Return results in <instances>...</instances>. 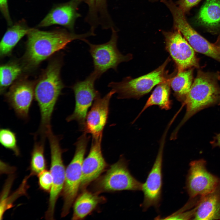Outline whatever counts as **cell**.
<instances>
[{
  "label": "cell",
  "instance_id": "1",
  "mask_svg": "<svg viewBox=\"0 0 220 220\" xmlns=\"http://www.w3.org/2000/svg\"><path fill=\"white\" fill-rule=\"evenodd\" d=\"M61 58L51 61L42 74L35 86V97L39 107L41 119L36 133L46 137L52 130L51 118L55 106L64 85L60 72L62 66Z\"/></svg>",
  "mask_w": 220,
  "mask_h": 220
},
{
  "label": "cell",
  "instance_id": "2",
  "mask_svg": "<svg viewBox=\"0 0 220 220\" xmlns=\"http://www.w3.org/2000/svg\"><path fill=\"white\" fill-rule=\"evenodd\" d=\"M94 35L91 32L76 34L64 29L47 31L32 28L27 35L25 62L28 67H35L72 41L82 40Z\"/></svg>",
  "mask_w": 220,
  "mask_h": 220
},
{
  "label": "cell",
  "instance_id": "3",
  "mask_svg": "<svg viewBox=\"0 0 220 220\" xmlns=\"http://www.w3.org/2000/svg\"><path fill=\"white\" fill-rule=\"evenodd\" d=\"M220 74L198 71L183 105L186 111L183 119L171 135L177 137L181 127L191 117L200 111L214 105H220Z\"/></svg>",
  "mask_w": 220,
  "mask_h": 220
},
{
  "label": "cell",
  "instance_id": "4",
  "mask_svg": "<svg viewBox=\"0 0 220 220\" xmlns=\"http://www.w3.org/2000/svg\"><path fill=\"white\" fill-rule=\"evenodd\" d=\"M170 61L168 57L162 65L148 74L135 78L127 77L119 82H112L108 87L117 94L118 99H139L170 76L165 68Z\"/></svg>",
  "mask_w": 220,
  "mask_h": 220
},
{
  "label": "cell",
  "instance_id": "5",
  "mask_svg": "<svg viewBox=\"0 0 220 220\" xmlns=\"http://www.w3.org/2000/svg\"><path fill=\"white\" fill-rule=\"evenodd\" d=\"M90 138L89 136L83 133L75 144V153L66 169L65 182L61 193L64 200L61 213L62 217L65 216L69 213L80 189L82 163Z\"/></svg>",
  "mask_w": 220,
  "mask_h": 220
},
{
  "label": "cell",
  "instance_id": "6",
  "mask_svg": "<svg viewBox=\"0 0 220 220\" xmlns=\"http://www.w3.org/2000/svg\"><path fill=\"white\" fill-rule=\"evenodd\" d=\"M110 39L101 44H93L84 39L82 41L89 46V52L93 60L94 72L98 78L109 69L117 71V67L121 63L127 62L132 58V54L124 55L119 50L117 46L118 36L116 32L112 30Z\"/></svg>",
  "mask_w": 220,
  "mask_h": 220
},
{
  "label": "cell",
  "instance_id": "7",
  "mask_svg": "<svg viewBox=\"0 0 220 220\" xmlns=\"http://www.w3.org/2000/svg\"><path fill=\"white\" fill-rule=\"evenodd\" d=\"M50 150V172L53 178L52 188L50 192L48 209L45 218L47 220L54 219L55 208L57 200L62 193L65 180V171L62 159L64 152L61 147V137L51 131L48 134Z\"/></svg>",
  "mask_w": 220,
  "mask_h": 220
},
{
  "label": "cell",
  "instance_id": "8",
  "mask_svg": "<svg viewBox=\"0 0 220 220\" xmlns=\"http://www.w3.org/2000/svg\"><path fill=\"white\" fill-rule=\"evenodd\" d=\"M143 183L131 174L127 161L121 157L111 165L106 173L97 181L95 185L97 192L122 190H142Z\"/></svg>",
  "mask_w": 220,
  "mask_h": 220
},
{
  "label": "cell",
  "instance_id": "9",
  "mask_svg": "<svg viewBox=\"0 0 220 220\" xmlns=\"http://www.w3.org/2000/svg\"><path fill=\"white\" fill-rule=\"evenodd\" d=\"M98 78L93 71L84 80L76 81L71 86L75 96V105L73 112L66 118L68 122L75 121L81 130L82 129L90 107L94 101L101 96L95 87V83Z\"/></svg>",
  "mask_w": 220,
  "mask_h": 220
},
{
  "label": "cell",
  "instance_id": "10",
  "mask_svg": "<svg viewBox=\"0 0 220 220\" xmlns=\"http://www.w3.org/2000/svg\"><path fill=\"white\" fill-rule=\"evenodd\" d=\"M169 129L168 127H167L163 134L155 160L145 182L143 183L141 190L143 192L144 198L142 207L144 211L151 206L158 209L160 205L162 186L163 154Z\"/></svg>",
  "mask_w": 220,
  "mask_h": 220
},
{
  "label": "cell",
  "instance_id": "11",
  "mask_svg": "<svg viewBox=\"0 0 220 220\" xmlns=\"http://www.w3.org/2000/svg\"><path fill=\"white\" fill-rule=\"evenodd\" d=\"M165 47L175 62L177 72L191 68H199V61L195 50L181 32L177 30L172 31H162Z\"/></svg>",
  "mask_w": 220,
  "mask_h": 220
},
{
  "label": "cell",
  "instance_id": "12",
  "mask_svg": "<svg viewBox=\"0 0 220 220\" xmlns=\"http://www.w3.org/2000/svg\"><path fill=\"white\" fill-rule=\"evenodd\" d=\"M174 29L179 31L195 51L211 57L220 62V53L212 44L196 31L188 22L185 13L178 6L170 8Z\"/></svg>",
  "mask_w": 220,
  "mask_h": 220
},
{
  "label": "cell",
  "instance_id": "13",
  "mask_svg": "<svg viewBox=\"0 0 220 220\" xmlns=\"http://www.w3.org/2000/svg\"><path fill=\"white\" fill-rule=\"evenodd\" d=\"M206 161L200 159L191 161L186 178L185 189L190 198L202 196L212 192L220 178L209 172Z\"/></svg>",
  "mask_w": 220,
  "mask_h": 220
},
{
  "label": "cell",
  "instance_id": "14",
  "mask_svg": "<svg viewBox=\"0 0 220 220\" xmlns=\"http://www.w3.org/2000/svg\"><path fill=\"white\" fill-rule=\"evenodd\" d=\"M35 86L32 82L25 79L19 80L10 88L5 96V100L17 116L27 120L34 94Z\"/></svg>",
  "mask_w": 220,
  "mask_h": 220
},
{
  "label": "cell",
  "instance_id": "15",
  "mask_svg": "<svg viewBox=\"0 0 220 220\" xmlns=\"http://www.w3.org/2000/svg\"><path fill=\"white\" fill-rule=\"evenodd\" d=\"M116 93L113 90L103 97L97 98L94 101L86 115L85 124L81 130L83 133L90 134L92 137L103 135L107 123L110 100Z\"/></svg>",
  "mask_w": 220,
  "mask_h": 220
},
{
  "label": "cell",
  "instance_id": "16",
  "mask_svg": "<svg viewBox=\"0 0 220 220\" xmlns=\"http://www.w3.org/2000/svg\"><path fill=\"white\" fill-rule=\"evenodd\" d=\"M102 136L92 137L89 153L83 161L80 188L82 190L85 189L91 182L98 178L107 167L102 152Z\"/></svg>",
  "mask_w": 220,
  "mask_h": 220
},
{
  "label": "cell",
  "instance_id": "17",
  "mask_svg": "<svg viewBox=\"0 0 220 220\" xmlns=\"http://www.w3.org/2000/svg\"><path fill=\"white\" fill-rule=\"evenodd\" d=\"M80 0H71L53 7L38 25L39 27H47L54 25L63 26L73 30L76 19L80 15L77 8Z\"/></svg>",
  "mask_w": 220,
  "mask_h": 220
},
{
  "label": "cell",
  "instance_id": "18",
  "mask_svg": "<svg viewBox=\"0 0 220 220\" xmlns=\"http://www.w3.org/2000/svg\"><path fill=\"white\" fill-rule=\"evenodd\" d=\"M195 220L220 219V182L212 192L200 197Z\"/></svg>",
  "mask_w": 220,
  "mask_h": 220
},
{
  "label": "cell",
  "instance_id": "19",
  "mask_svg": "<svg viewBox=\"0 0 220 220\" xmlns=\"http://www.w3.org/2000/svg\"><path fill=\"white\" fill-rule=\"evenodd\" d=\"M174 74V73L170 75L166 80L157 85L134 122L146 109L151 106L157 105L161 109L166 110L171 108L172 102L170 99V82Z\"/></svg>",
  "mask_w": 220,
  "mask_h": 220
},
{
  "label": "cell",
  "instance_id": "20",
  "mask_svg": "<svg viewBox=\"0 0 220 220\" xmlns=\"http://www.w3.org/2000/svg\"><path fill=\"white\" fill-rule=\"evenodd\" d=\"M31 28L28 26L24 20H20L10 26L1 41V56L9 54L19 41L24 36L27 35Z\"/></svg>",
  "mask_w": 220,
  "mask_h": 220
},
{
  "label": "cell",
  "instance_id": "21",
  "mask_svg": "<svg viewBox=\"0 0 220 220\" xmlns=\"http://www.w3.org/2000/svg\"><path fill=\"white\" fill-rule=\"evenodd\" d=\"M97 194L84 191L78 196L74 202L72 219H83L105 200L104 198Z\"/></svg>",
  "mask_w": 220,
  "mask_h": 220
},
{
  "label": "cell",
  "instance_id": "22",
  "mask_svg": "<svg viewBox=\"0 0 220 220\" xmlns=\"http://www.w3.org/2000/svg\"><path fill=\"white\" fill-rule=\"evenodd\" d=\"M193 68L177 72L172 78L170 86L174 95L178 101L184 104L193 83Z\"/></svg>",
  "mask_w": 220,
  "mask_h": 220
},
{
  "label": "cell",
  "instance_id": "23",
  "mask_svg": "<svg viewBox=\"0 0 220 220\" xmlns=\"http://www.w3.org/2000/svg\"><path fill=\"white\" fill-rule=\"evenodd\" d=\"M203 25L211 28L220 26V0H206L198 13Z\"/></svg>",
  "mask_w": 220,
  "mask_h": 220
},
{
  "label": "cell",
  "instance_id": "24",
  "mask_svg": "<svg viewBox=\"0 0 220 220\" xmlns=\"http://www.w3.org/2000/svg\"><path fill=\"white\" fill-rule=\"evenodd\" d=\"M34 137L35 142L31 153L29 170L31 175H38L47 167L44 153L45 139L40 138L38 140Z\"/></svg>",
  "mask_w": 220,
  "mask_h": 220
},
{
  "label": "cell",
  "instance_id": "25",
  "mask_svg": "<svg viewBox=\"0 0 220 220\" xmlns=\"http://www.w3.org/2000/svg\"><path fill=\"white\" fill-rule=\"evenodd\" d=\"M0 68V91L2 94L20 75L22 69L18 64L14 63L3 64Z\"/></svg>",
  "mask_w": 220,
  "mask_h": 220
},
{
  "label": "cell",
  "instance_id": "26",
  "mask_svg": "<svg viewBox=\"0 0 220 220\" xmlns=\"http://www.w3.org/2000/svg\"><path fill=\"white\" fill-rule=\"evenodd\" d=\"M0 143L4 148L13 152L15 156L20 155V151L17 145L16 134L11 129H0Z\"/></svg>",
  "mask_w": 220,
  "mask_h": 220
},
{
  "label": "cell",
  "instance_id": "27",
  "mask_svg": "<svg viewBox=\"0 0 220 220\" xmlns=\"http://www.w3.org/2000/svg\"><path fill=\"white\" fill-rule=\"evenodd\" d=\"M37 176L39 188L44 192H50L53 183V178L50 171L46 169Z\"/></svg>",
  "mask_w": 220,
  "mask_h": 220
},
{
  "label": "cell",
  "instance_id": "28",
  "mask_svg": "<svg viewBox=\"0 0 220 220\" xmlns=\"http://www.w3.org/2000/svg\"><path fill=\"white\" fill-rule=\"evenodd\" d=\"M197 207V204L194 208L190 210L182 212L177 211L171 215L165 217L162 219H193Z\"/></svg>",
  "mask_w": 220,
  "mask_h": 220
},
{
  "label": "cell",
  "instance_id": "29",
  "mask_svg": "<svg viewBox=\"0 0 220 220\" xmlns=\"http://www.w3.org/2000/svg\"><path fill=\"white\" fill-rule=\"evenodd\" d=\"M201 0H179L176 4L185 13L188 12L192 8L197 4Z\"/></svg>",
  "mask_w": 220,
  "mask_h": 220
},
{
  "label": "cell",
  "instance_id": "30",
  "mask_svg": "<svg viewBox=\"0 0 220 220\" xmlns=\"http://www.w3.org/2000/svg\"><path fill=\"white\" fill-rule=\"evenodd\" d=\"M8 0H0V10L8 24L10 26L13 25L9 11Z\"/></svg>",
  "mask_w": 220,
  "mask_h": 220
},
{
  "label": "cell",
  "instance_id": "31",
  "mask_svg": "<svg viewBox=\"0 0 220 220\" xmlns=\"http://www.w3.org/2000/svg\"><path fill=\"white\" fill-rule=\"evenodd\" d=\"M89 6L90 11L94 13L104 6L105 0H85Z\"/></svg>",
  "mask_w": 220,
  "mask_h": 220
},
{
  "label": "cell",
  "instance_id": "32",
  "mask_svg": "<svg viewBox=\"0 0 220 220\" xmlns=\"http://www.w3.org/2000/svg\"><path fill=\"white\" fill-rule=\"evenodd\" d=\"M210 143L213 148L216 147L220 148V133L216 134Z\"/></svg>",
  "mask_w": 220,
  "mask_h": 220
},
{
  "label": "cell",
  "instance_id": "33",
  "mask_svg": "<svg viewBox=\"0 0 220 220\" xmlns=\"http://www.w3.org/2000/svg\"><path fill=\"white\" fill-rule=\"evenodd\" d=\"M217 49L220 53V35L218 37L216 42L214 43Z\"/></svg>",
  "mask_w": 220,
  "mask_h": 220
},
{
  "label": "cell",
  "instance_id": "34",
  "mask_svg": "<svg viewBox=\"0 0 220 220\" xmlns=\"http://www.w3.org/2000/svg\"><path fill=\"white\" fill-rule=\"evenodd\" d=\"M156 0L157 1L159 0Z\"/></svg>",
  "mask_w": 220,
  "mask_h": 220
}]
</instances>
